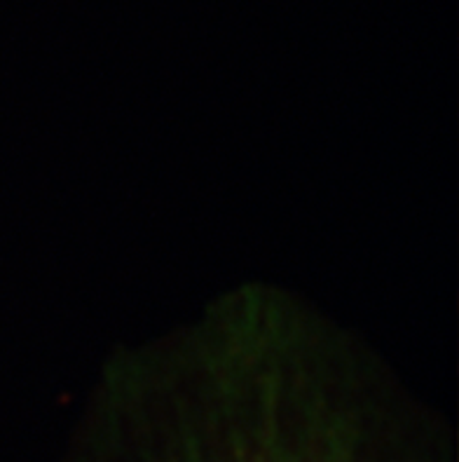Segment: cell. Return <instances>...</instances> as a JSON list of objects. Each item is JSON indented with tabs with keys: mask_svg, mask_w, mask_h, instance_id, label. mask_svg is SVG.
<instances>
[{
	"mask_svg": "<svg viewBox=\"0 0 459 462\" xmlns=\"http://www.w3.org/2000/svg\"><path fill=\"white\" fill-rule=\"evenodd\" d=\"M66 462H453L448 432L378 352L251 282L113 352Z\"/></svg>",
	"mask_w": 459,
	"mask_h": 462,
	"instance_id": "1",
	"label": "cell"
}]
</instances>
